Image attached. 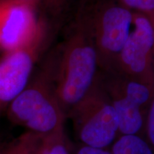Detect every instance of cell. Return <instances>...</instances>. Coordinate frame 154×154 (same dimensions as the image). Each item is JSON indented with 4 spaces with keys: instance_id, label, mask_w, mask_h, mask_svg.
<instances>
[{
    "instance_id": "obj_1",
    "label": "cell",
    "mask_w": 154,
    "mask_h": 154,
    "mask_svg": "<svg viewBox=\"0 0 154 154\" xmlns=\"http://www.w3.org/2000/svg\"><path fill=\"white\" fill-rule=\"evenodd\" d=\"M99 71L97 52L89 24L76 9L56 84L58 101L66 117L71 108L89 91Z\"/></svg>"
},
{
    "instance_id": "obj_2",
    "label": "cell",
    "mask_w": 154,
    "mask_h": 154,
    "mask_svg": "<svg viewBox=\"0 0 154 154\" xmlns=\"http://www.w3.org/2000/svg\"><path fill=\"white\" fill-rule=\"evenodd\" d=\"M76 8L89 24L100 71L115 72L131 32L134 11L118 0H79Z\"/></svg>"
},
{
    "instance_id": "obj_3",
    "label": "cell",
    "mask_w": 154,
    "mask_h": 154,
    "mask_svg": "<svg viewBox=\"0 0 154 154\" xmlns=\"http://www.w3.org/2000/svg\"><path fill=\"white\" fill-rule=\"evenodd\" d=\"M66 119H71L75 134L84 145L110 149L119 136L118 117L98 75L89 91L71 108Z\"/></svg>"
},
{
    "instance_id": "obj_4",
    "label": "cell",
    "mask_w": 154,
    "mask_h": 154,
    "mask_svg": "<svg viewBox=\"0 0 154 154\" xmlns=\"http://www.w3.org/2000/svg\"><path fill=\"white\" fill-rule=\"evenodd\" d=\"M6 110L11 122L41 135L64 125L66 119L58 101L56 86L50 85L46 77L31 86L27 84Z\"/></svg>"
},
{
    "instance_id": "obj_5",
    "label": "cell",
    "mask_w": 154,
    "mask_h": 154,
    "mask_svg": "<svg viewBox=\"0 0 154 154\" xmlns=\"http://www.w3.org/2000/svg\"><path fill=\"white\" fill-rule=\"evenodd\" d=\"M132 24L115 72L154 86V25L149 17L135 11Z\"/></svg>"
},
{
    "instance_id": "obj_6",
    "label": "cell",
    "mask_w": 154,
    "mask_h": 154,
    "mask_svg": "<svg viewBox=\"0 0 154 154\" xmlns=\"http://www.w3.org/2000/svg\"><path fill=\"white\" fill-rule=\"evenodd\" d=\"M34 62L32 54L24 50L0 62V114L27 86Z\"/></svg>"
},
{
    "instance_id": "obj_7",
    "label": "cell",
    "mask_w": 154,
    "mask_h": 154,
    "mask_svg": "<svg viewBox=\"0 0 154 154\" xmlns=\"http://www.w3.org/2000/svg\"><path fill=\"white\" fill-rule=\"evenodd\" d=\"M35 33L32 11L24 5H14L0 17V43L6 49H16L26 43Z\"/></svg>"
},
{
    "instance_id": "obj_8",
    "label": "cell",
    "mask_w": 154,
    "mask_h": 154,
    "mask_svg": "<svg viewBox=\"0 0 154 154\" xmlns=\"http://www.w3.org/2000/svg\"><path fill=\"white\" fill-rule=\"evenodd\" d=\"M64 126L42 135L36 154H70V144Z\"/></svg>"
},
{
    "instance_id": "obj_9",
    "label": "cell",
    "mask_w": 154,
    "mask_h": 154,
    "mask_svg": "<svg viewBox=\"0 0 154 154\" xmlns=\"http://www.w3.org/2000/svg\"><path fill=\"white\" fill-rule=\"evenodd\" d=\"M42 136L26 131L10 143L0 146V154H36Z\"/></svg>"
},
{
    "instance_id": "obj_10",
    "label": "cell",
    "mask_w": 154,
    "mask_h": 154,
    "mask_svg": "<svg viewBox=\"0 0 154 154\" xmlns=\"http://www.w3.org/2000/svg\"><path fill=\"white\" fill-rule=\"evenodd\" d=\"M110 150L112 154H153L145 138L138 135L119 136Z\"/></svg>"
},
{
    "instance_id": "obj_11",
    "label": "cell",
    "mask_w": 154,
    "mask_h": 154,
    "mask_svg": "<svg viewBox=\"0 0 154 154\" xmlns=\"http://www.w3.org/2000/svg\"><path fill=\"white\" fill-rule=\"evenodd\" d=\"M121 5L135 12L146 14L154 25V0H118Z\"/></svg>"
},
{
    "instance_id": "obj_12",
    "label": "cell",
    "mask_w": 154,
    "mask_h": 154,
    "mask_svg": "<svg viewBox=\"0 0 154 154\" xmlns=\"http://www.w3.org/2000/svg\"><path fill=\"white\" fill-rule=\"evenodd\" d=\"M143 137L145 138L154 154V98L147 112Z\"/></svg>"
},
{
    "instance_id": "obj_13",
    "label": "cell",
    "mask_w": 154,
    "mask_h": 154,
    "mask_svg": "<svg viewBox=\"0 0 154 154\" xmlns=\"http://www.w3.org/2000/svg\"><path fill=\"white\" fill-rule=\"evenodd\" d=\"M75 154H112L110 149H98L80 143L76 148Z\"/></svg>"
}]
</instances>
